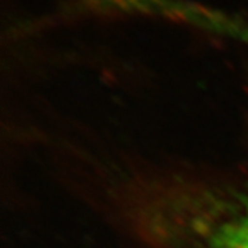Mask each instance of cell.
Instances as JSON below:
<instances>
[{"mask_svg":"<svg viewBox=\"0 0 248 248\" xmlns=\"http://www.w3.org/2000/svg\"><path fill=\"white\" fill-rule=\"evenodd\" d=\"M211 248H248V203L215 229Z\"/></svg>","mask_w":248,"mask_h":248,"instance_id":"cell-1","label":"cell"}]
</instances>
